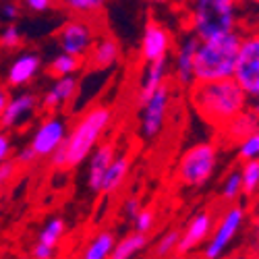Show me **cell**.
Listing matches in <instances>:
<instances>
[{
  "label": "cell",
  "mask_w": 259,
  "mask_h": 259,
  "mask_svg": "<svg viewBox=\"0 0 259 259\" xmlns=\"http://www.w3.org/2000/svg\"><path fill=\"white\" fill-rule=\"evenodd\" d=\"M199 37L195 33L187 31L175 48V56L170 60V71L175 73V79L181 88L189 90L195 79H193V60H195V50L199 46Z\"/></svg>",
  "instance_id": "7c38bea8"
},
{
  "label": "cell",
  "mask_w": 259,
  "mask_h": 259,
  "mask_svg": "<svg viewBox=\"0 0 259 259\" xmlns=\"http://www.w3.org/2000/svg\"><path fill=\"white\" fill-rule=\"evenodd\" d=\"M243 195V191H241V175H239V170H230L224 183H222V189H220V197L224 203H234L236 199H239Z\"/></svg>",
  "instance_id": "83f0119b"
},
{
  "label": "cell",
  "mask_w": 259,
  "mask_h": 259,
  "mask_svg": "<svg viewBox=\"0 0 259 259\" xmlns=\"http://www.w3.org/2000/svg\"><path fill=\"white\" fill-rule=\"evenodd\" d=\"M243 33L245 27H239L218 37L199 41L195 50V60H193V79H195V83L232 77Z\"/></svg>",
  "instance_id": "3957f363"
},
{
  "label": "cell",
  "mask_w": 259,
  "mask_h": 259,
  "mask_svg": "<svg viewBox=\"0 0 259 259\" xmlns=\"http://www.w3.org/2000/svg\"><path fill=\"white\" fill-rule=\"evenodd\" d=\"M172 44H175L172 41V33L162 23H158L156 19H147L143 33H141V46H139L143 62H152L156 58L168 56L172 50Z\"/></svg>",
  "instance_id": "4fadbf2b"
},
{
  "label": "cell",
  "mask_w": 259,
  "mask_h": 259,
  "mask_svg": "<svg viewBox=\"0 0 259 259\" xmlns=\"http://www.w3.org/2000/svg\"><path fill=\"white\" fill-rule=\"evenodd\" d=\"M179 236H181V230H168L166 234H162L160 236V241L156 243V247H154V255L156 257H168V255H175V251H177V243H179Z\"/></svg>",
  "instance_id": "f1b7e54d"
},
{
  "label": "cell",
  "mask_w": 259,
  "mask_h": 259,
  "mask_svg": "<svg viewBox=\"0 0 259 259\" xmlns=\"http://www.w3.org/2000/svg\"><path fill=\"white\" fill-rule=\"evenodd\" d=\"M64 230H67V228H64V220L52 218L44 228H41V232H39V236H37V243L56 249L58 243L62 241V236H64Z\"/></svg>",
  "instance_id": "4316f807"
},
{
  "label": "cell",
  "mask_w": 259,
  "mask_h": 259,
  "mask_svg": "<svg viewBox=\"0 0 259 259\" xmlns=\"http://www.w3.org/2000/svg\"><path fill=\"white\" fill-rule=\"evenodd\" d=\"M245 218H247L245 207H241V205H230V207L224 211L222 220L218 222L215 230H211L209 243H207L205 249H203V257H207V259L220 257V255L228 249V245L236 239V234L241 232V228H243V224H245Z\"/></svg>",
  "instance_id": "9c48e42d"
},
{
  "label": "cell",
  "mask_w": 259,
  "mask_h": 259,
  "mask_svg": "<svg viewBox=\"0 0 259 259\" xmlns=\"http://www.w3.org/2000/svg\"><path fill=\"white\" fill-rule=\"evenodd\" d=\"M5 185V181H3V177H0V187H3Z\"/></svg>",
  "instance_id": "60d3db41"
},
{
  "label": "cell",
  "mask_w": 259,
  "mask_h": 259,
  "mask_svg": "<svg viewBox=\"0 0 259 259\" xmlns=\"http://www.w3.org/2000/svg\"><path fill=\"white\" fill-rule=\"evenodd\" d=\"M23 3L33 13H46V11L54 9V0H23Z\"/></svg>",
  "instance_id": "8d00e7d4"
},
{
  "label": "cell",
  "mask_w": 259,
  "mask_h": 259,
  "mask_svg": "<svg viewBox=\"0 0 259 259\" xmlns=\"http://www.w3.org/2000/svg\"><path fill=\"white\" fill-rule=\"evenodd\" d=\"M112 122V110L108 106H94L85 112L64 137V164L67 168L79 166L88 160L90 152L102 141L106 128Z\"/></svg>",
  "instance_id": "277c9868"
},
{
  "label": "cell",
  "mask_w": 259,
  "mask_h": 259,
  "mask_svg": "<svg viewBox=\"0 0 259 259\" xmlns=\"http://www.w3.org/2000/svg\"><path fill=\"white\" fill-rule=\"evenodd\" d=\"M128 168H131V160L128 156H114V160L108 164L104 177H102V185H100V193H114L122 187V183L126 181Z\"/></svg>",
  "instance_id": "44dd1931"
},
{
  "label": "cell",
  "mask_w": 259,
  "mask_h": 259,
  "mask_svg": "<svg viewBox=\"0 0 259 259\" xmlns=\"http://www.w3.org/2000/svg\"><path fill=\"white\" fill-rule=\"evenodd\" d=\"M79 90V81L75 75H67V77H56L54 85L44 94V98L39 100L41 110L44 112H56L60 108L67 106Z\"/></svg>",
  "instance_id": "e0dca14e"
},
{
  "label": "cell",
  "mask_w": 259,
  "mask_h": 259,
  "mask_svg": "<svg viewBox=\"0 0 259 259\" xmlns=\"http://www.w3.org/2000/svg\"><path fill=\"white\" fill-rule=\"evenodd\" d=\"M98 35H100L98 17H81V15H71V19L64 21L60 29L56 31L60 50L81 60H85V56L90 54Z\"/></svg>",
  "instance_id": "8992f818"
},
{
  "label": "cell",
  "mask_w": 259,
  "mask_h": 259,
  "mask_svg": "<svg viewBox=\"0 0 259 259\" xmlns=\"http://www.w3.org/2000/svg\"><path fill=\"white\" fill-rule=\"evenodd\" d=\"M7 100H9V92H7L5 88H0V112H3V108H5Z\"/></svg>",
  "instance_id": "ab89813d"
},
{
  "label": "cell",
  "mask_w": 259,
  "mask_h": 259,
  "mask_svg": "<svg viewBox=\"0 0 259 259\" xmlns=\"http://www.w3.org/2000/svg\"><path fill=\"white\" fill-rule=\"evenodd\" d=\"M33 257H37V259H50V257H54V253H56V249H52V247H46V245H41V243H37L35 247H33Z\"/></svg>",
  "instance_id": "74e56055"
},
{
  "label": "cell",
  "mask_w": 259,
  "mask_h": 259,
  "mask_svg": "<svg viewBox=\"0 0 259 259\" xmlns=\"http://www.w3.org/2000/svg\"><path fill=\"white\" fill-rule=\"evenodd\" d=\"M232 79L241 85V90L249 96V100L259 98V35L255 31L245 29L243 33Z\"/></svg>",
  "instance_id": "52a82bcc"
},
{
  "label": "cell",
  "mask_w": 259,
  "mask_h": 259,
  "mask_svg": "<svg viewBox=\"0 0 259 259\" xmlns=\"http://www.w3.org/2000/svg\"><path fill=\"white\" fill-rule=\"evenodd\" d=\"M239 175H241V191H243V195L245 197H253L257 187H259V162H257V158L245 160L243 168L239 170Z\"/></svg>",
  "instance_id": "484cf974"
},
{
  "label": "cell",
  "mask_w": 259,
  "mask_h": 259,
  "mask_svg": "<svg viewBox=\"0 0 259 259\" xmlns=\"http://www.w3.org/2000/svg\"><path fill=\"white\" fill-rule=\"evenodd\" d=\"M241 3L243 0H185L187 29L199 39H209L245 27L241 23Z\"/></svg>",
  "instance_id": "7a4b0ae2"
},
{
  "label": "cell",
  "mask_w": 259,
  "mask_h": 259,
  "mask_svg": "<svg viewBox=\"0 0 259 259\" xmlns=\"http://www.w3.org/2000/svg\"><path fill=\"white\" fill-rule=\"evenodd\" d=\"M218 143L201 141L191 145L177 164V183L185 189H201L218 166Z\"/></svg>",
  "instance_id": "5b68a950"
},
{
  "label": "cell",
  "mask_w": 259,
  "mask_h": 259,
  "mask_svg": "<svg viewBox=\"0 0 259 259\" xmlns=\"http://www.w3.org/2000/svg\"><path fill=\"white\" fill-rule=\"evenodd\" d=\"M218 131H220V139L224 145H239L245 137L257 131V110L255 108L249 110V106H247L243 112L232 116Z\"/></svg>",
  "instance_id": "2e32d148"
},
{
  "label": "cell",
  "mask_w": 259,
  "mask_h": 259,
  "mask_svg": "<svg viewBox=\"0 0 259 259\" xmlns=\"http://www.w3.org/2000/svg\"><path fill=\"white\" fill-rule=\"evenodd\" d=\"M35 160H37V156H35V152L31 149V145H25L23 149H19V154L15 158L17 166H31Z\"/></svg>",
  "instance_id": "e575fe53"
},
{
  "label": "cell",
  "mask_w": 259,
  "mask_h": 259,
  "mask_svg": "<svg viewBox=\"0 0 259 259\" xmlns=\"http://www.w3.org/2000/svg\"><path fill=\"white\" fill-rule=\"evenodd\" d=\"M114 243H116L114 232H110V230L98 232L88 243V247H85L83 257L85 259H106V257H110V253L114 249Z\"/></svg>",
  "instance_id": "cb8c5ba5"
},
{
  "label": "cell",
  "mask_w": 259,
  "mask_h": 259,
  "mask_svg": "<svg viewBox=\"0 0 259 259\" xmlns=\"http://www.w3.org/2000/svg\"><path fill=\"white\" fill-rule=\"evenodd\" d=\"M170 102H172V90L170 83L166 81L154 94H149L147 100L141 104V135L145 139H156L162 133L170 110Z\"/></svg>",
  "instance_id": "ba28073f"
},
{
  "label": "cell",
  "mask_w": 259,
  "mask_h": 259,
  "mask_svg": "<svg viewBox=\"0 0 259 259\" xmlns=\"http://www.w3.org/2000/svg\"><path fill=\"white\" fill-rule=\"evenodd\" d=\"M83 67V60L73 56V54H67V52H60L52 62H50V69L48 73L52 77H67V75H75L77 71H81Z\"/></svg>",
  "instance_id": "d4e9b609"
},
{
  "label": "cell",
  "mask_w": 259,
  "mask_h": 259,
  "mask_svg": "<svg viewBox=\"0 0 259 259\" xmlns=\"http://www.w3.org/2000/svg\"><path fill=\"white\" fill-rule=\"evenodd\" d=\"M213 230V215L211 211H199L197 215H193V220L189 226L181 232L179 243H177V255H189L191 251L199 249Z\"/></svg>",
  "instance_id": "5bb4252c"
},
{
  "label": "cell",
  "mask_w": 259,
  "mask_h": 259,
  "mask_svg": "<svg viewBox=\"0 0 259 259\" xmlns=\"http://www.w3.org/2000/svg\"><path fill=\"white\" fill-rule=\"evenodd\" d=\"M116 156V149H114V143L112 141H104V143H98L88 160H90V166H88V187L94 191V193H100V185H102V177Z\"/></svg>",
  "instance_id": "ac0fdd59"
},
{
  "label": "cell",
  "mask_w": 259,
  "mask_h": 259,
  "mask_svg": "<svg viewBox=\"0 0 259 259\" xmlns=\"http://www.w3.org/2000/svg\"><path fill=\"white\" fill-rule=\"evenodd\" d=\"M239 160L245 162V160H253L259 156V133H251L249 137H245L241 143H239Z\"/></svg>",
  "instance_id": "4dcf8cb0"
},
{
  "label": "cell",
  "mask_w": 259,
  "mask_h": 259,
  "mask_svg": "<svg viewBox=\"0 0 259 259\" xmlns=\"http://www.w3.org/2000/svg\"><path fill=\"white\" fill-rule=\"evenodd\" d=\"M21 15V7L17 3H5L0 7V19L7 21V23H15Z\"/></svg>",
  "instance_id": "d6a6232c"
},
{
  "label": "cell",
  "mask_w": 259,
  "mask_h": 259,
  "mask_svg": "<svg viewBox=\"0 0 259 259\" xmlns=\"http://www.w3.org/2000/svg\"><path fill=\"white\" fill-rule=\"evenodd\" d=\"M133 226L137 232H143V234H149L156 226V211L149 209V207H141L135 218H133Z\"/></svg>",
  "instance_id": "f546056e"
},
{
  "label": "cell",
  "mask_w": 259,
  "mask_h": 259,
  "mask_svg": "<svg viewBox=\"0 0 259 259\" xmlns=\"http://www.w3.org/2000/svg\"><path fill=\"white\" fill-rule=\"evenodd\" d=\"M13 156V141L5 128H0V164Z\"/></svg>",
  "instance_id": "836d02e7"
},
{
  "label": "cell",
  "mask_w": 259,
  "mask_h": 259,
  "mask_svg": "<svg viewBox=\"0 0 259 259\" xmlns=\"http://www.w3.org/2000/svg\"><path fill=\"white\" fill-rule=\"evenodd\" d=\"M189 92H191V102L199 112V116L215 128L224 126L232 116L243 112L249 106V96L241 90V85L232 77L193 83Z\"/></svg>",
  "instance_id": "6da1fadb"
},
{
  "label": "cell",
  "mask_w": 259,
  "mask_h": 259,
  "mask_svg": "<svg viewBox=\"0 0 259 259\" xmlns=\"http://www.w3.org/2000/svg\"><path fill=\"white\" fill-rule=\"evenodd\" d=\"M141 209V201L139 197H126L124 203H122V215L128 220H133L135 218V213Z\"/></svg>",
  "instance_id": "d590c367"
},
{
  "label": "cell",
  "mask_w": 259,
  "mask_h": 259,
  "mask_svg": "<svg viewBox=\"0 0 259 259\" xmlns=\"http://www.w3.org/2000/svg\"><path fill=\"white\" fill-rule=\"evenodd\" d=\"M21 44H23V35H21L19 27H17L15 23H9V25L3 29V33H0V46L7 48V50H15V48H19Z\"/></svg>",
  "instance_id": "1f68e13d"
},
{
  "label": "cell",
  "mask_w": 259,
  "mask_h": 259,
  "mask_svg": "<svg viewBox=\"0 0 259 259\" xmlns=\"http://www.w3.org/2000/svg\"><path fill=\"white\" fill-rule=\"evenodd\" d=\"M145 64L147 67H145V73H143V79L139 85V106L147 100L149 94H154L162 83L168 81V77H170V54L156 58L152 62H145Z\"/></svg>",
  "instance_id": "ffe728a7"
},
{
  "label": "cell",
  "mask_w": 259,
  "mask_h": 259,
  "mask_svg": "<svg viewBox=\"0 0 259 259\" xmlns=\"http://www.w3.org/2000/svg\"><path fill=\"white\" fill-rule=\"evenodd\" d=\"M106 5L108 0H54V7L67 11L69 15L81 17H100Z\"/></svg>",
  "instance_id": "603a6c76"
},
{
  "label": "cell",
  "mask_w": 259,
  "mask_h": 259,
  "mask_svg": "<svg viewBox=\"0 0 259 259\" xmlns=\"http://www.w3.org/2000/svg\"><path fill=\"white\" fill-rule=\"evenodd\" d=\"M251 3H253V5H257V3H259V0H251Z\"/></svg>",
  "instance_id": "b9f144b4"
},
{
  "label": "cell",
  "mask_w": 259,
  "mask_h": 259,
  "mask_svg": "<svg viewBox=\"0 0 259 259\" xmlns=\"http://www.w3.org/2000/svg\"><path fill=\"white\" fill-rule=\"evenodd\" d=\"M37 104H39V98L31 92H21L17 96H9L3 112H0V128L11 131V128L25 126L35 116Z\"/></svg>",
  "instance_id": "30bf717a"
},
{
  "label": "cell",
  "mask_w": 259,
  "mask_h": 259,
  "mask_svg": "<svg viewBox=\"0 0 259 259\" xmlns=\"http://www.w3.org/2000/svg\"><path fill=\"white\" fill-rule=\"evenodd\" d=\"M143 3L152 5V7H168V5L175 3V0H143Z\"/></svg>",
  "instance_id": "f35d334b"
},
{
  "label": "cell",
  "mask_w": 259,
  "mask_h": 259,
  "mask_svg": "<svg viewBox=\"0 0 259 259\" xmlns=\"http://www.w3.org/2000/svg\"><path fill=\"white\" fill-rule=\"evenodd\" d=\"M41 67V60L35 52H23L19 54L13 64L9 67V73H7V83L9 88H23L27 85L39 71Z\"/></svg>",
  "instance_id": "d6986e66"
},
{
  "label": "cell",
  "mask_w": 259,
  "mask_h": 259,
  "mask_svg": "<svg viewBox=\"0 0 259 259\" xmlns=\"http://www.w3.org/2000/svg\"><path fill=\"white\" fill-rule=\"evenodd\" d=\"M147 245H149L147 234L135 230V232H131V234H126L124 239H120L118 243H114V249H112L110 257H112V259H128V257H135V255H139Z\"/></svg>",
  "instance_id": "7402d4cb"
},
{
  "label": "cell",
  "mask_w": 259,
  "mask_h": 259,
  "mask_svg": "<svg viewBox=\"0 0 259 259\" xmlns=\"http://www.w3.org/2000/svg\"><path fill=\"white\" fill-rule=\"evenodd\" d=\"M120 54H122L120 41L110 33H104V35H98L90 54L85 56L83 64H88L92 71H108L114 64H118Z\"/></svg>",
  "instance_id": "9a60e30c"
},
{
  "label": "cell",
  "mask_w": 259,
  "mask_h": 259,
  "mask_svg": "<svg viewBox=\"0 0 259 259\" xmlns=\"http://www.w3.org/2000/svg\"><path fill=\"white\" fill-rule=\"evenodd\" d=\"M67 133H69V128H67L64 118H60V116L50 112V116H46L37 124V128L31 135L29 145H31V149L35 152L37 158H48L54 149L64 141Z\"/></svg>",
  "instance_id": "8fae6325"
}]
</instances>
